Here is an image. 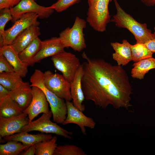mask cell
Masks as SVG:
<instances>
[{"label": "cell", "mask_w": 155, "mask_h": 155, "mask_svg": "<svg viewBox=\"0 0 155 155\" xmlns=\"http://www.w3.org/2000/svg\"><path fill=\"white\" fill-rule=\"evenodd\" d=\"M52 116L51 111L48 114L43 113L37 119L29 122L27 125L23 128L21 132H29L33 131H38L42 132L55 134L67 139H71V135H73V133L51 121L50 118Z\"/></svg>", "instance_id": "52a82bcc"}, {"label": "cell", "mask_w": 155, "mask_h": 155, "mask_svg": "<svg viewBox=\"0 0 155 155\" xmlns=\"http://www.w3.org/2000/svg\"><path fill=\"white\" fill-rule=\"evenodd\" d=\"M86 26V21L77 16L71 28L67 27L59 34V38L65 48L70 47L78 52L86 48L83 33Z\"/></svg>", "instance_id": "5b68a950"}, {"label": "cell", "mask_w": 155, "mask_h": 155, "mask_svg": "<svg viewBox=\"0 0 155 155\" xmlns=\"http://www.w3.org/2000/svg\"><path fill=\"white\" fill-rule=\"evenodd\" d=\"M39 25L30 26L16 37L11 45L18 54L41 34Z\"/></svg>", "instance_id": "9a60e30c"}, {"label": "cell", "mask_w": 155, "mask_h": 155, "mask_svg": "<svg viewBox=\"0 0 155 155\" xmlns=\"http://www.w3.org/2000/svg\"><path fill=\"white\" fill-rule=\"evenodd\" d=\"M21 0H0V9L10 8L17 5Z\"/></svg>", "instance_id": "1f68e13d"}, {"label": "cell", "mask_w": 155, "mask_h": 155, "mask_svg": "<svg viewBox=\"0 0 155 155\" xmlns=\"http://www.w3.org/2000/svg\"><path fill=\"white\" fill-rule=\"evenodd\" d=\"M53 137L51 134L42 133L31 134L27 132H21L1 138L0 142L14 140L22 142L23 144L30 146L39 142L48 140Z\"/></svg>", "instance_id": "ffe728a7"}, {"label": "cell", "mask_w": 155, "mask_h": 155, "mask_svg": "<svg viewBox=\"0 0 155 155\" xmlns=\"http://www.w3.org/2000/svg\"><path fill=\"white\" fill-rule=\"evenodd\" d=\"M65 48L59 37H53L42 41L41 49L33 59L32 66L44 58L62 51L64 50Z\"/></svg>", "instance_id": "5bb4252c"}, {"label": "cell", "mask_w": 155, "mask_h": 155, "mask_svg": "<svg viewBox=\"0 0 155 155\" xmlns=\"http://www.w3.org/2000/svg\"><path fill=\"white\" fill-rule=\"evenodd\" d=\"M8 95L23 111L29 106L33 97L30 83L23 81L19 86L11 90Z\"/></svg>", "instance_id": "2e32d148"}, {"label": "cell", "mask_w": 155, "mask_h": 155, "mask_svg": "<svg viewBox=\"0 0 155 155\" xmlns=\"http://www.w3.org/2000/svg\"><path fill=\"white\" fill-rule=\"evenodd\" d=\"M80 0H58L50 7L57 12H62Z\"/></svg>", "instance_id": "f546056e"}, {"label": "cell", "mask_w": 155, "mask_h": 155, "mask_svg": "<svg viewBox=\"0 0 155 155\" xmlns=\"http://www.w3.org/2000/svg\"><path fill=\"white\" fill-rule=\"evenodd\" d=\"M154 33L155 34V27H154Z\"/></svg>", "instance_id": "8d00e7d4"}, {"label": "cell", "mask_w": 155, "mask_h": 155, "mask_svg": "<svg viewBox=\"0 0 155 155\" xmlns=\"http://www.w3.org/2000/svg\"><path fill=\"white\" fill-rule=\"evenodd\" d=\"M0 54L3 55L13 67L15 72L22 78L25 77L28 72V66L20 59L19 54L11 45L0 47Z\"/></svg>", "instance_id": "e0dca14e"}, {"label": "cell", "mask_w": 155, "mask_h": 155, "mask_svg": "<svg viewBox=\"0 0 155 155\" xmlns=\"http://www.w3.org/2000/svg\"><path fill=\"white\" fill-rule=\"evenodd\" d=\"M10 91L0 84V98L8 95Z\"/></svg>", "instance_id": "e575fe53"}, {"label": "cell", "mask_w": 155, "mask_h": 155, "mask_svg": "<svg viewBox=\"0 0 155 155\" xmlns=\"http://www.w3.org/2000/svg\"><path fill=\"white\" fill-rule=\"evenodd\" d=\"M42 43L38 37L19 53L20 60L28 66H32V61L40 50Z\"/></svg>", "instance_id": "603a6c76"}, {"label": "cell", "mask_w": 155, "mask_h": 155, "mask_svg": "<svg viewBox=\"0 0 155 155\" xmlns=\"http://www.w3.org/2000/svg\"><path fill=\"white\" fill-rule=\"evenodd\" d=\"M14 23L24 14L29 12L37 14L40 19H47L53 13L54 10L50 6L45 7L38 4L34 0H21L16 5L11 8Z\"/></svg>", "instance_id": "30bf717a"}, {"label": "cell", "mask_w": 155, "mask_h": 155, "mask_svg": "<svg viewBox=\"0 0 155 155\" xmlns=\"http://www.w3.org/2000/svg\"><path fill=\"white\" fill-rule=\"evenodd\" d=\"M12 16L10 8H5L0 9V38L3 36L7 23L11 20Z\"/></svg>", "instance_id": "f1b7e54d"}, {"label": "cell", "mask_w": 155, "mask_h": 155, "mask_svg": "<svg viewBox=\"0 0 155 155\" xmlns=\"http://www.w3.org/2000/svg\"><path fill=\"white\" fill-rule=\"evenodd\" d=\"M146 6H155V0H141Z\"/></svg>", "instance_id": "d590c367"}, {"label": "cell", "mask_w": 155, "mask_h": 155, "mask_svg": "<svg viewBox=\"0 0 155 155\" xmlns=\"http://www.w3.org/2000/svg\"><path fill=\"white\" fill-rule=\"evenodd\" d=\"M80 147L73 144L57 146L53 155H86Z\"/></svg>", "instance_id": "83f0119b"}, {"label": "cell", "mask_w": 155, "mask_h": 155, "mask_svg": "<svg viewBox=\"0 0 155 155\" xmlns=\"http://www.w3.org/2000/svg\"><path fill=\"white\" fill-rule=\"evenodd\" d=\"M30 81L31 87H38L45 95L50 104L54 122L62 124L67 114L65 100L58 97L47 88L44 83V73L40 70H35L30 78Z\"/></svg>", "instance_id": "3957f363"}, {"label": "cell", "mask_w": 155, "mask_h": 155, "mask_svg": "<svg viewBox=\"0 0 155 155\" xmlns=\"http://www.w3.org/2000/svg\"><path fill=\"white\" fill-rule=\"evenodd\" d=\"M145 44L152 53H155V38L148 41Z\"/></svg>", "instance_id": "d6a6232c"}, {"label": "cell", "mask_w": 155, "mask_h": 155, "mask_svg": "<svg viewBox=\"0 0 155 155\" xmlns=\"http://www.w3.org/2000/svg\"><path fill=\"white\" fill-rule=\"evenodd\" d=\"M82 72V64L81 66L77 71L73 80L70 83V89L73 105L80 110L83 112L85 110V107L83 104L85 97L81 84Z\"/></svg>", "instance_id": "ac0fdd59"}, {"label": "cell", "mask_w": 155, "mask_h": 155, "mask_svg": "<svg viewBox=\"0 0 155 155\" xmlns=\"http://www.w3.org/2000/svg\"><path fill=\"white\" fill-rule=\"evenodd\" d=\"M57 138L54 136L51 139L39 142L35 144L36 155H53L57 146Z\"/></svg>", "instance_id": "484cf974"}, {"label": "cell", "mask_w": 155, "mask_h": 155, "mask_svg": "<svg viewBox=\"0 0 155 155\" xmlns=\"http://www.w3.org/2000/svg\"><path fill=\"white\" fill-rule=\"evenodd\" d=\"M111 45L115 51L112 54L113 58L117 65H125L132 61L131 44L127 40H123L121 43L111 42Z\"/></svg>", "instance_id": "d6986e66"}, {"label": "cell", "mask_w": 155, "mask_h": 155, "mask_svg": "<svg viewBox=\"0 0 155 155\" xmlns=\"http://www.w3.org/2000/svg\"><path fill=\"white\" fill-rule=\"evenodd\" d=\"M44 73V84L49 90L65 101L72 100L70 83L63 75L53 73L50 70Z\"/></svg>", "instance_id": "9c48e42d"}, {"label": "cell", "mask_w": 155, "mask_h": 155, "mask_svg": "<svg viewBox=\"0 0 155 155\" xmlns=\"http://www.w3.org/2000/svg\"><path fill=\"white\" fill-rule=\"evenodd\" d=\"M29 122L28 115L24 112L10 117H0V138L21 132Z\"/></svg>", "instance_id": "7c38bea8"}, {"label": "cell", "mask_w": 155, "mask_h": 155, "mask_svg": "<svg viewBox=\"0 0 155 155\" xmlns=\"http://www.w3.org/2000/svg\"><path fill=\"white\" fill-rule=\"evenodd\" d=\"M67 108L66 118L63 123L65 125L74 123L78 125L80 128L82 133L86 134L85 127L94 129L96 123L92 118L86 116L83 112L75 107L70 101H65Z\"/></svg>", "instance_id": "8fae6325"}, {"label": "cell", "mask_w": 155, "mask_h": 155, "mask_svg": "<svg viewBox=\"0 0 155 155\" xmlns=\"http://www.w3.org/2000/svg\"><path fill=\"white\" fill-rule=\"evenodd\" d=\"M34 0L35 1H36V0Z\"/></svg>", "instance_id": "74e56055"}, {"label": "cell", "mask_w": 155, "mask_h": 155, "mask_svg": "<svg viewBox=\"0 0 155 155\" xmlns=\"http://www.w3.org/2000/svg\"><path fill=\"white\" fill-rule=\"evenodd\" d=\"M133 66L131 71V77L134 78L142 80L150 70L155 69V58L151 57L143 59L134 63Z\"/></svg>", "instance_id": "7402d4cb"}, {"label": "cell", "mask_w": 155, "mask_h": 155, "mask_svg": "<svg viewBox=\"0 0 155 155\" xmlns=\"http://www.w3.org/2000/svg\"><path fill=\"white\" fill-rule=\"evenodd\" d=\"M36 148L35 144L31 146L26 150L22 152L20 155H34L35 154Z\"/></svg>", "instance_id": "836d02e7"}, {"label": "cell", "mask_w": 155, "mask_h": 155, "mask_svg": "<svg viewBox=\"0 0 155 155\" xmlns=\"http://www.w3.org/2000/svg\"><path fill=\"white\" fill-rule=\"evenodd\" d=\"M23 112L22 109L8 94L0 98V117H10Z\"/></svg>", "instance_id": "44dd1931"}, {"label": "cell", "mask_w": 155, "mask_h": 155, "mask_svg": "<svg viewBox=\"0 0 155 155\" xmlns=\"http://www.w3.org/2000/svg\"><path fill=\"white\" fill-rule=\"evenodd\" d=\"M33 95L32 101L27 108L23 111L28 115L30 122L41 113L49 114L48 102L43 92L35 86L32 87Z\"/></svg>", "instance_id": "4fadbf2b"}, {"label": "cell", "mask_w": 155, "mask_h": 155, "mask_svg": "<svg viewBox=\"0 0 155 155\" xmlns=\"http://www.w3.org/2000/svg\"><path fill=\"white\" fill-rule=\"evenodd\" d=\"M81 84L85 99L105 109H128L131 106L132 89L128 75L121 66L103 59L91 58L84 52Z\"/></svg>", "instance_id": "6da1fadb"}, {"label": "cell", "mask_w": 155, "mask_h": 155, "mask_svg": "<svg viewBox=\"0 0 155 155\" xmlns=\"http://www.w3.org/2000/svg\"><path fill=\"white\" fill-rule=\"evenodd\" d=\"M51 60L54 67L70 83L82 65L79 59L75 54L64 50L52 56Z\"/></svg>", "instance_id": "8992f818"}, {"label": "cell", "mask_w": 155, "mask_h": 155, "mask_svg": "<svg viewBox=\"0 0 155 155\" xmlns=\"http://www.w3.org/2000/svg\"><path fill=\"white\" fill-rule=\"evenodd\" d=\"M113 0L117 12L111 22L119 28L127 29L134 36L136 43H145L155 38V34L148 28L146 24L138 22L122 9L116 0Z\"/></svg>", "instance_id": "7a4b0ae2"}, {"label": "cell", "mask_w": 155, "mask_h": 155, "mask_svg": "<svg viewBox=\"0 0 155 155\" xmlns=\"http://www.w3.org/2000/svg\"><path fill=\"white\" fill-rule=\"evenodd\" d=\"M30 146L20 142L10 140L5 144L0 145V155H18Z\"/></svg>", "instance_id": "cb8c5ba5"}, {"label": "cell", "mask_w": 155, "mask_h": 155, "mask_svg": "<svg viewBox=\"0 0 155 155\" xmlns=\"http://www.w3.org/2000/svg\"><path fill=\"white\" fill-rule=\"evenodd\" d=\"M22 82V78L15 72L0 73V84L9 91L19 86Z\"/></svg>", "instance_id": "d4e9b609"}, {"label": "cell", "mask_w": 155, "mask_h": 155, "mask_svg": "<svg viewBox=\"0 0 155 155\" xmlns=\"http://www.w3.org/2000/svg\"><path fill=\"white\" fill-rule=\"evenodd\" d=\"M38 18V16L35 13L29 12L24 14L11 28L5 30L2 37L0 38V47L5 45H11L16 37L30 26L39 25Z\"/></svg>", "instance_id": "ba28073f"}, {"label": "cell", "mask_w": 155, "mask_h": 155, "mask_svg": "<svg viewBox=\"0 0 155 155\" xmlns=\"http://www.w3.org/2000/svg\"><path fill=\"white\" fill-rule=\"evenodd\" d=\"M113 0H87L88 8L87 21L94 30L102 32L106 30L111 21L108 5Z\"/></svg>", "instance_id": "277c9868"}, {"label": "cell", "mask_w": 155, "mask_h": 155, "mask_svg": "<svg viewBox=\"0 0 155 155\" xmlns=\"http://www.w3.org/2000/svg\"><path fill=\"white\" fill-rule=\"evenodd\" d=\"M15 72L14 69L6 58L0 54V73Z\"/></svg>", "instance_id": "4dcf8cb0"}, {"label": "cell", "mask_w": 155, "mask_h": 155, "mask_svg": "<svg viewBox=\"0 0 155 155\" xmlns=\"http://www.w3.org/2000/svg\"><path fill=\"white\" fill-rule=\"evenodd\" d=\"M132 61L134 63L152 57L153 53L145 43H136L131 45Z\"/></svg>", "instance_id": "4316f807"}]
</instances>
